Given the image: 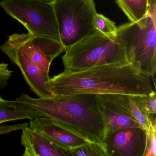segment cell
I'll list each match as a JSON object with an SVG mask.
<instances>
[{"label":"cell","mask_w":156,"mask_h":156,"mask_svg":"<svg viewBox=\"0 0 156 156\" xmlns=\"http://www.w3.org/2000/svg\"><path fill=\"white\" fill-rule=\"evenodd\" d=\"M0 49L20 68L31 90L39 98L53 96L49 83V74L42 71L30 59L7 42L0 46Z\"/></svg>","instance_id":"ba28073f"},{"label":"cell","mask_w":156,"mask_h":156,"mask_svg":"<svg viewBox=\"0 0 156 156\" xmlns=\"http://www.w3.org/2000/svg\"><path fill=\"white\" fill-rule=\"evenodd\" d=\"M96 27L97 30L103 34L107 35L115 34L117 27L115 23L102 14H97Z\"/></svg>","instance_id":"d6986e66"},{"label":"cell","mask_w":156,"mask_h":156,"mask_svg":"<svg viewBox=\"0 0 156 156\" xmlns=\"http://www.w3.org/2000/svg\"><path fill=\"white\" fill-rule=\"evenodd\" d=\"M120 95L132 116L139 123L145 132H147L149 128L151 120L154 119L144 112L138 103L135 95L120 94Z\"/></svg>","instance_id":"9a60e30c"},{"label":"cell","mask_w":156,"mask_h":156,"mask_svg":"<svg viewBox=\"0 0 156 156\" xmlns=\"http://www.w3.org/2000/svg\"><path fill=\"white\" fill-rule=\"evenodd\" d=\"M138 103L144 112L152 116L156 112V94L152 91L148 94L135 95Z\"/></svg>","instance_id":"e0dca14e"},{"label":"cell","mask_w":156,"mask_h":156,"mask_svg":"<svg viewBox=\"0 0 156 156\" xmlns=\"http://www.w3.org/2000/svg\"><path fill=\"white\" fill-rule=\"evenodd\" d=\"M130 22L138 21L148 14V0H116Z\"/></svg>","instance_id":"5bb4252c"},{"label":"cell","mask_w":156,"mask_h":156,"mask_svg":"<svg viewBox=\"0 0 156 156\" xmlns=\"http://www.w3.org/2000/svg\"><path fill=\"white\" fill-rule=\"evenodd\" d=\"M69 150L73 156H107L104 142L88 141Z\"/></svg>","instance_id":"2e32d148"},{"label":"cell","mask_w":156,"mask_h":156,"mask_svg":"<svg viewBox=\"0 0 156 156\" xmlns=\"http://www.w3.org/2000/svg\"><path fill=\"white\" fill-rule=\"evenodd\" d=\"M64 50L65 54L62 57L64 73H76L104 65L129 63L115 34L105 35L98 30Z\"/></svg>","instance_id":"3957f363"},{"label":"cell","mask_w":156,"mask_h":156,"mask_svg":"<svg viewBox=\"0 0 156 156\" xmlns=\"http://www.w3.org/2000/svg\"><path fill=\"white\" fill-rule=\"evenodd\" d=\"M104 142L107 156H143L146 132L138 127L121 129L106 135Z\"/></svg>","instance_id":"9c48e42d"},{"label":"cell","mask_w":156,"mask_h":156,"mask_svg":"<svg viewBox=\"0 0 156 156\" xmlns=\"http://www.w3.org/2000/svg\"><path fill=\"white\" fill-rule=\"evenodd\" d=\"M30 127L40 132L58 146L66 149L76 147L88 142L80 136L45 117L30 121Z\"/></svg>","instance_id":"8fae6325"},{"label":"cell","mask_w":156,"mask_h":156,"mask_svg":"<svg viewBox=\"0 0 156 156\" xmlns=\"http://www.w3.org/2000/svg\"><path fill=\"white\" fill-rule=\"evenodd\" d=\"M41 116L33 108L25 103L0 98V124L25 119L32 120Z\"/></svg>","instance_id":"4fadbf2b"},{"label":"cell","mask_w":156,"mask_h":156,"mask_svg":"<svg viewBox=\"0 0 156 156\" xmlns=\"http://www.w3.org/2000/svg\"><path fill=\"white\" fill-rule=\"evenodd\" d=\"M115 36L129 62L150 78L156 72V20L148 14L136 22L117 27Z\"/></svg>","instance_id":"277c9868"},{"label":"cell","mask_w":156,"mask_h":156,"mask_svg":"<svg viewBox=\"0 0 156 156\" xmlns=\"http://www.w3.org/2000/svg\"><path fill=\"white\" fill-rule=\"evenodd\" d=\"M1 98V96H0V98Z\"/></svg>","instance_id":"cb8c5ba5"},{"label":"cell","mask_w":156,"mask_h":156,"mask_svg":"<svg viewBox=\"0 0 156 156\" xmlns=\"http://www.w3.org/2000/svg\"><path fill=\"white\" fill-rule=\"evenodd\" d=\"M52 2L64 50L98 31L94 0H53Z\"/></svg>","instance_id":"5b68a950"},{"label":"cell","mask_w":156,"mask_h":156,"mask_svg":"<svg viewBox=\"0 0 156 156\" xmlns=\"http://www.w3.org/2000/svg\"><path fill=\"white\" fill-rule=\"evenodd\" d=\"M16 100L29 105L41 116L51 119L88 141L104 142V119L97 94L55 95L38 98L21 94Z\"/></svg>","instance_id":"7a4b0ae2"},{"label":"cell","mask_w":156,"mask_h":156,"mask_svg":"<svg viewBox=\"0 0 156 156\" xmlns=\"http://www.w3.org/2000/svg\"><path fill=\"white\" fill-rule=\"evenodd\" d=\"M156 0H148V14L156 19Z\"/></svg>","instance_id":"7402d4cb"},{"label":"cell","mask_w":156,"mask_h":156,"mask_svg":"<svg viewBox=\"0 0 156 156\" xmlns=\"http://www.w3.org/2000/svg\"><path fill=\"white\" fill-rule=\"evenodd\" d=\"M22 130L21 142L24 147L23 156H72L69 150L58 146L30 127Z\"/></svg>","instance_id":"7c38bea8"},{"label":"cell","mask_w":156,"mask_h":156,"mask_svg":"<svg viewBox=\"0 0 156 156\" xmlns=\"http://www.w3.org/2000/svg\"><path fill=\"white\" fill-rule=\"evenodd\" d=\"M156 118L151 121L150 126L146 132V145L143 156H156Z\"/></svg>","instance_id":"ac0fdd59"},{"label":"cell","mask_w":156,"mask_h":156,"mask_svg":"<svg viewBox=\"0 0 156 156\" xmlns=\"http://www.w3.org/2000/svg\"><path fill=\"white\" fill-rule=\"evenodd\" d=\"M9 64L0 63V89L5 88L12 76V71L9 69Z\"/></svg>","instance_id":"ffe728a7"},{"label":"cell","mask_w":156,"mask_h":156,"mask_svg":"<svg viewBox=\"0 0 156 156\" xmlns=\"http://www.w3.org/2000/svg\"><path fill=\"white\" fill-rule=\"evenodd\" d=\"M28 123L23 124H16V125H5L0 126V135H5L12 131L22 129L25 127L29 126Z\"/></svg>","instance_id":"44dd1931"},{"label":"cell","mask_w":156,"mask_h":156,"mask_svg":"<svg viewBox=\"0 0 156 156\" xmlns=\"http://www.w3.org/2000/svg\"><path fill=\"white\" fill-rule=\"evenodd\" d=\"M97 96L104 119L105 136L121 129L141 127L127 108L120 94H100Z\"/></svg>","instance_id":"30bf717a"},{"label":"cell","mask_w":156,"mask_h":156,"mask_svg":"<svg viewBox=\"0 0 156 156\" xmlns=\"http://www.w3.org/2000/svg\"><path fill=\"white\" fill-rule=\"evenodd\" d=\"M150 77L130 63L104 65L73 73L63 72L49 80L55 95L73 94H148Z\"/></svg>","instance_id":"6da1fadb"},{"label":"cell","mask_w":156,"mask_h":156,"mask_svg":"<svg viewBox=\"0 0 156 156\" xmlns=\"http://www.w3.org/2000/svg\"><path fill=\"white\" fill-rule=\"evenodd\" d=\"M45 1H52L53 0H45Z\"/></svg>","instance_id":"603a6c76"},{"label":"cell","mask_w":156,"mask_h":156,"mask_svg":"<svg viewBox=\"0 0 156 156\" xmlns=\"http://www.w3.org/2000/svg\"><path fill=\"white\" fill-rule=\"evenodd\" d=\"M6 42L27 56L42 71L48 74L52 62L64 50L60 41L29 34H14Z\"/></svg>","instance_id":"52a82bcc"},{"label":"cell","mask_w":156,"mask_h":156,"mask_svg":"<svg viewBox=\"0 0 156 156\" xmlns=\"http://www.w3.org/2000/svg\"><path fill=\"white\" fill-rule=\"evenodd\" d=\"M0 7L23 24L29 34L52 38L60 41L52 1L2 0Z\"/></svg>","instance_id":"8992f818"}]
</instances>
